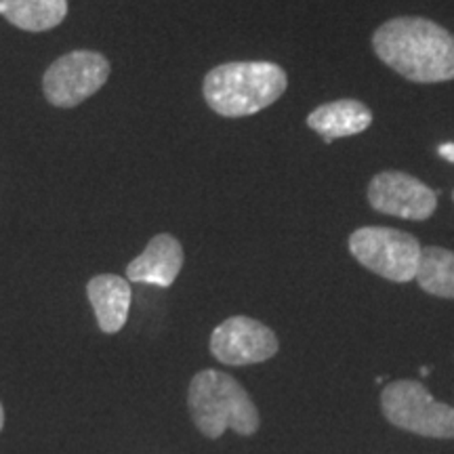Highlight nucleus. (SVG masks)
Wrapping results in <instances>:
<instances>
[{"mask_svg":"<svg viewBox=\"0 0 454 454\" xmlns=\"http://www.w3.org/2000/svg\"><path fill=\"white\" fill-rule=\"evenodd\" d=\"M192 419L198 431L217 440L225 429L240 435H253L259 429V411L247 389L230 374L221 371H200L192 379L187 394Z\"/></svg>","mask_w":454,"mask_h":454,"instance_id":"obj_3","label":"nucleus"},{"mask_svg":"<svg viewBox=\"0 0 454 454\" xmlns=\"http://www.w3.org/2000/svg\"><path fill=\"white\" fill-rule=\"evenodd\" d=\"M372 124L371 107L357 99H337L322 104L308 116V127L316 130L326 144L340 137L364 133Z\"/></svg>","mask_w":454,"mask_h":454,"instance_id":"obj_10","label":"nucleus"},{"mask_svg":"<svg viewBox=\"0 0 454 454\" xmlns=\"http://www.w3.org/2000/svg\"><path fill=\"white\" fill-rule=\"evenodd\" d=\"M368 202L389 217L425 221L438 208V194L421 179L402 170H383L368 184Z\"/></svg>","mask_w":454,"mask_h":454,"instance_id":"obj_7","label":"nucleus"},{"mask_svg":"<svg viewBox=\"0 0 454 454\" xmlns=\"http://www.w3.org/2000/svg\"><path fill=\"white\" fill-rule=\"evenodd\" d=\"M381 408L385 419L397 429L423 438H454V408L434 400L423 383L394 381L385 385Z\"/></svg>","mask_w":454,"mask_h":454,"instance_id":"obj_5","label":"nucleus"},{"mask_svg":"<svg viewBox=\"0 0 454 454\" xmlns=\"http://www.w3.org/2000/svg\"><path fill=\"white\" fill-rule=\"evenodd\" d=\"M349 253L360 265L389 282L406 284L417 278L421 244L394 227H360L349 236Z\"/></svg>","mask_w":454,"mask_h":454,"instance_id":"obj_4","label":"nucleus"},{"mask_svg":"<svg viewBox=\"0 0 454 454\" xmlns=\"http://www.w3.org/2000/svg\"><path fill=\"white\" fill-rule=\"evenodd\" d=\"M288 76L271 61H230L204 76L207 106L223 118L253 116L286 93Z\"/></svg>","mask_w":454,"mask_h":454,"instance_id":"obj_2","label":"nucleus"},{"mask_svg":"<svg viewBox=\"0 0 454 454\" xmlns=\"http://www.w3.org/2000/svg\"><path fill=\"white\" fill-rule=\"evenodd\" d=\"M379 59L411 82L454 81V34L427 17L402 15L372 34Z\"/></svg>","mask_w":454,"mask_h":454,"instance_id":"obj_1","label":"nucleus"},{"mask_svg":"<svg viewBox=\"0 0 454 454\" xmlns=\"http://www.w3.org/2000/svg\"><path fill=\"white\" fill-rule=\"evenodd\" d=\"M87 294L101 331L114 334L127 325L133 297L129 280L116 274H99L89 280Z\"/></svg>","mask_w":454,"mask_h":454,"instance_id":"obj_11","label":"nucleus"},{"mask_svg":"<svg viewBox=\"0 0 454 454\" xmlns=\"http://www.w3.org/2000/svg\"><path fill=\"white\" fill-rule=\"evenodd\" d=\"M211 354L227 366L259 364L278 354V337L270 326L253 317H227L213 331Z\"/></svg>","mask_w":454,"mask_h":454,"instance_id":"obj_8","label":"nucleus"},{"mask_svg":"<svg viewBox=\"0 0 454 454\" xmlns=\"http://www.w3.org/2000/svg\"><path fill=\"white\" fill-rule=\"evenodd\" d=\"M4 427V411H3V404H0V431Z\"/></svg>","mask_w":454,"mask_h":454,"instance_id":"obj_15","label":"nucleus"},{"mask_svg":"<svg viewBox=\"0 0 454 454\" xmlns=\"http://www.w3.org/2000/svg\"><path fill=\"white\" fill-rule=\"evenodd\" d=\"M438 154L448 162H454V144H442L438 147Z\"/></svg>","mask_w":454,"mask_h":454,"instance_id":"obj_14","label":"nucleus"},{"mask_svg":"<svg viewBox=\"0 0 454 454\" xmlns=\"http://www.w3.org/2000/svg\"><path fill=\"white\" fill-rule=\"evenodd\" d=\"M452 200H454V192H452Z\"/></svg>","mask_w":454,"mask_h":454,"instance_id":"obj_16","label":"nucleus"},{"mask_svg":"<svg viewBox=\"0 0 454 454\" xmlns=\"http://www.w3.org/2000/svg\"><path fill=\"white\" fill-rule=\"evenodd\" d=\"M110 72V61L98 51H70L47 67L43 76V93L51 106L70 110L93 98L107 82Z\"/></svg>","mask_w":454,"mask_h":454,"instance_id":"obj_6","label":"nucleus"},{"mask_svg":"<svg viewBox=\"0 0 454 454\" xmlns=\"http://www.w3.org/2000/svg\"><path fill=\"white\" fill-rule=\"evenodd\" d=\"M0 15L20 30L47 32L66 20L67 0H0Z\"/></svg>","mask_w":454,"mask_h":454,"instance_id":"obj_12","label":"nucleus"},{"mask_svg":"<svg viewBox=\"0 0 454 454\" xmlns=\"http://www.w3.org/2000/svg\"><path fill=\"white\" fill-rule=\"evenodd\" d=\"M414 280L434 297L454 299V253L442 247L421 248Z\"/></svg>","mask_w":454,"mask_h":454,"instance_id":"obj_13","label":"nucleus"},{"mask_svg":"<svg viewBox=\"0 0 454 454\" xmlns=\"http://www.w3.org/2000/svg\"><path fill=\"white\" fill-rule=\"evenodd\" d=\"M184 247L175 236L158 234L150 240L145 251L133 259L127 268V278L130 282L154 284V286L168 288L177 280L184 268Z\"/></svg>","mask_w":454,"mask_h":454,"instance_id":"obj_9","label":"nucleus"}]
</instances>
